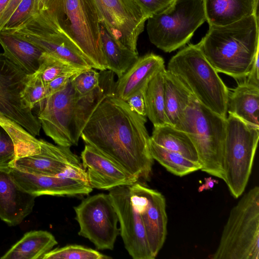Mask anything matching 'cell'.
Wrapping results in <instances>:
<instances>
[{
	"instance_id": "6da1fadb",
	"label": "cell",
	"mask_w": 259,
	"mask_h": 259,
	"mask_svg": "<svg viewBox=\"0 0 259 259\" xmlns=\"http://www.w3.org/2000/svg\"><path fill=\"white\" fill-rule=\"evenodd\" d=\"M146 116L132 111L114 94L106 96L84 126L80 138L138 180H150L154 163Z\"/></svg>"
},
{
	"instance_id": "7a4b0ae2",
	"label": "cell",
	"mask_w": 259,
	"mask_h": 259,
	"mask_svg": "<svg viewBox=\"0 0 259 259\" xmlns=\"http://www.w3.org/2000/svg\"><path fill=\"white\" fill-rule=\"evenodd\" d=\"M197 45L218 73L245 78L259 51V15L224 26H211Z\"/></svg>"
},
{
	"instance_id": "3957f363",
	"label": "cell",
	"mask_w": 259,
	"mask_h": 259,
	"mask_svg": "<svg viewBox=\"0 0 259 259\" xmlns=\"http://www.w3.org/2000/svg\"><path fill=\"white\" fill-rule=\"evenodd\" d=\"M71 79L64 87L47 98L37 117L47 136L57 145L70 147L78 145L97 107L106 96L113 94L100 83L91 93L80 96L73 89Z\"/></svg>"
},
{
	"instance_id": "277c9868",
	"label": "cell",
	"mask_w": 259,
	"mask_h": 259,
	"mask_svg": "<svg viewBox=\"0 0 259 259\" xmlns=\"http://www.w3.org/2000/svg\"><path fill=\"white\" fill-rule=\"evenodd\" d=\"M45 11L96 69L107 70L100 18L93 0H49Z\"/></svg>"
},
{
	"instance_id": "5b68a950",
	"label": "cell",
	"mask_w": 259,
	"mask_h": 259,
	"mask_svg": "<svg viewBox=\"0 0 259 259\" xmlns=\"http://www.w3.org/2000/svg\"><path fill=\"white\" fill-rule=\"evenodd\" d=\"M166 69L201 104L227 118L229 90L197 44L189 45L179 51L170 59Z\"/></svg>"
},
{
	"instance_id": "8992f818",
	"label": "cell",
	"mask_w": 259,
	"mask_h": 259,
	"mask_svg": "<svg viewBox=\"0 0 259 259\" xmlns=\"http://www.w3.org/2000/svg\"><path fill=\"white\" fill-rule=\"evenodd\" d=\"M226 120L201 104L192 95L175 127L187 134L196 150L201 170L224 180Z\"/></svg>"
},
{
	"instance_id": "52a82bcc",
	"label": "cell",
	"mask_w": 259,
	"mask_h": 259,
	"mask_svg": "<svg viewBox=\"0 0 259 259\" xmlns=\"http://www.w3.org/2000/svg\"><path fill=\"white\" fill-rule=\"evenodd\" d=\"M212 259L259 258V188L254 186L232 208Z\"/></svg>"
},
{
	"instance_id": "ba28073f",
	"label": "cell",
	"mask_w": 259,
	"mask_h": 259,
	"mask_svg": "<svg viewBox=\"0 0 259 259\" xmlns=\"http://www.w3.org/2000/svg\"><path fill=\"white\" fill-rule=\"evenodd\" d=\"M147 20L151 42L170 53L185 46L206 21L203 0H174Z\"/></svg>"
},
{
	"instance_id": "9c48e42d",
	"label": "cell",
	"mask_w": 259,
	"mask_h": 259,
	"mask_svg": "<svg viewBox=\"0 0 259 259\" xmlns=\"http://www.w3.org/2000/svg\"><path fill=\"white\" fill-rule=\"evenodd\" d=\"M259 139V128L229 114L224 145V181L231 195L239 197L251 173Z\"/></svg>"
},
{
	"instance_id": "30bf717a",
	"label": "cell",
	"mask_w": 259,
	"mask_h": 259,
	"mask_svg": "<svg viewBox=\"0 0 259 259\" xmlns=\"http://www.w3.org/2000/svg\"><path fill=\"white\" fill-rule=\"evenodd\" d=\"M5 32L21 37L42 52L76 67L95 68L93 63L59 29L46 11L35 14L18 28Z\"/></svg>"
},
{
	"instance_id": "8fae6325",
	"label": "cell",
	"mask_w": 259,
	"mask_h": 259,
	"mask_svg": "<svg viewBox=\"0 0 259 259\" xmlns=\"http://www.w3.org/2000/svg\"><path fill=\"white\" fill-rule=\"evenodd\" d=\"M74 209L79 226L78 235L88 239L97 249L112 250L120 229L118 215L109 194L88 197Z\"/></svg>"
},
{
	"instance_id": "7c38bea8",
	"label": "cell",
	"mask_w": 259,
	"mask_h": 259,
	"mask_svg": "<svg viewBox=\"0 0 259 259\" xmlns=\"http://www.w3.org/2000/svg\"><path fill=\"white\" fill-rule=\"evenodd\" d=\"M100 23L121 45L137 52L139 36L148 19L136 0H93Z\"/></svg>"
},
{
	"instance_id": "4fadbf2b",
	"label": "cell",
	"mask_w": 259,
	"mask_h": 259,
	"mask_svg": "<svg viewBox=\"0 0 259 259\" xmlns=\"http://www.w3.org/2000/svg\"><path fill=\"white\" fill-rule=\"evenodd\" d=\"M28 74L0 53V113L19 123L33 136L41 125L22 98Z\"/></svg>"
},
{
	"instance_id": "5bb4252c",
	"label": "cell",
	"mask_w": 259,
	"mask_h": 259,
	"mask_svg": "<svg viewBox=\"0 0 259 259\" xmlns=\"http://www.w3.org/2000/svg\"><path fill=\"white\" fill-rule=\"evenodd\" d=\"M40 141L39 153L18 158L11 167L33 175H62L88 182L81 159L72 152L70 147L55 145L42 139Z\"/></svg>"
},
{
	"instance_id": "9a60e30c",
	"label": "cell",
	"mask_w": 259,
	"mask_h": 259,
	"mask_svg": "<svg viewBox=\"0 0 259 259\" xmlns=\"http://www.w3.org/2000/svg\"><path fill=\"white\" fill-rule=\"evenodd\" d=\"M109 195L117 212L120 235L124 247L134 259H154L145 228L131 199L130 186L109 190Z\"/></svg>"
},
{
	"instance_id": "2e32d148",
	"label": "cell",
	"mask_w": 259,
	"mask_h": 259,
	"mask_svg": "<svg viewBox=\"0 0 259 259\" xmlns=\"http://www.w3.org/2000/svg\"><path fill=\"white\" fill-rule=\"evenodd\" d=\"M130 191L132 202L141 216L151 251L155 258L167 235L165 197L139 181L130 186Z\"/></svg>"
},
{
	"instance_id": "e0dca14e",
	"label": "cell",
	"mask_w": 259,
	"mask_h": 259,
	"mask_svg": "<svg viewBox=\"0 0 259 259\" xmlns=\"http://www.w3.org/2000/svg\"><path fill=\"white\" fill-rule=\"evenodd\" d=\"M16 183L36 197L42 195L76 196L89 194L93 189L89 183L76 178L58 175L48 176L31 174L8 167Z\"/></svg>"
},
{
	"instance_id": "ac0fdd59",
	"label": "cell",
	"mask_w": 259,
	"mask_h": 259,
	"mask_svg": "<svg viewBox=\"0 0 259 259\" xmlns=\"http://www.w3.org/2000/svg\"><path fill=\"white\" fill-rule=\"evenodd\" d=\"M80 159L93 189L109 190L119 186H131L139 181L92 146L85 144Z\"/></svg>"
},
{
	"instance_id": "d6986e66",
	"label": "cell",
	"mask_w": 259,
	"mask_h": 259,
	"mask_svg": "<svg viewBox=\"0 0 259 259\" xmlns=\"http://www.w3.org/2000/svg\"><path fill=\"white\" fill-rule=\"evenodd\" d=\"M36 197L14 180L8 168H0V219L11 226L22 223L33 210Z\"/></svg>"
},
{
	"instance_id": "ffe728a7",
	"label": "cell",
	"mask_w": 259,
	"mask_h": 259,
	"mask_svg": "<svg viewBox=\"0 0 259 259\" xmlns=\"http://www.w3.org/2000/svg\"><path fill=\"white\" fill-rule=\"evenodd\" d=\"M164 67L163 58L154 53L139 57L115 82L114 95L126 101L134 93L144 88L150 80Z\"/></svg>"
},
{
	"instance_id": "44dd1931",
	"label": "cell",
	"mask_w": 259,
	"mask_h": 259,
	"mask_svg": "<svg viewBox=\"0 0 259 259\" xmlns=\"http://www.w3.org/2000/svg\"><path fill=\"white\" fill-rule=\"evenodd\" d=\"M227 111L229 114L259 128V85L244 78L228 98Z\"/></svg>"
},
{
	"instance_id": "7402d4cb",
	"label": "cell",
	"mask_w": 259,
	"mask_h": 259,
	"mask_svg": "<svg viewBox=\"0 0 259 259\" xmlns=\"http://www.w3.org/2000/svg\"><path fill=\"white\" fill-rule=\"evenodd\" d=\"M259 0H203L209 26H224L258 14Z\"/></svg>"
},
{
	"instance_id": "603a6c76",
	"label": "cell",
	"mask_w": 259,
	"mask_h": 259,
	"mask_svg": "<svg viewBox=\"0 0 259 259\" xmlns=\"http://www.w3.org/2000/svg\"><path fill=\"white\" fill-rule=\"evenodd\" d=\"M0 45L4 55L26 74L38 69L44 53L28 41L11 33L0 31Z\"/></svg>"
},
{
	"instance_id": "cb8c5ba5",
	"label": "cell",
	"mask_w": 259,
	"mask_h": 259,
	"mask_svg": "<svg viewBox=\"0 0 259 259\" xmlns=\"http://www.w3.org/2000/svg\"><path fill=\"white\" fill-rule=\"evenodd\" d=\"M58 244L54 235L47 231H30L14 244L1 259H37Z\"/></svg>"
},
{
	"instance_id": "d4e9b609",
	"label": "cell",
	"mask_w": 259,
	"mask_h": 259,
	"mask_svg": "<svg viewBox=\"0 0 259 259\" xmlns=\"http://www.w3.org/2000/svg\"><path fill=\"white\" fill-rule=\"evenodd\" d=\"M165 113L167 122L176 127L192 94L173 74L165 69L163 73Z\"/></svg>"
},
{
	"instance_id": "484cf974",
	"label": "cell",
	"mask_w": 259,
	"mask_h": 259,
	"mask_svg": "<svg viewBox=\"0 0 259 259\" xmlns=\"http://www.w3.org/2000/svg\"><path fill=\"white\" fill-rule=\"evenodd\" d=\"M102 50L107 70L121 76L139 58L138 54L116 41L100 23Z\"/></svg>"
},
{
	"instance_id": "4316f807",
	"label": "cell",
	"mask_w": 259,
	"mask_h": 259,
	"mask_svg": "<svg viewBox=\"0 0 259 259\" xmlns=\"http://www.w3.org/2000/svg\"><path fill=\"white\" fill-rule=\"evenodd\" d=\"M150 139L167 150L199 163L195 147L187 134L184 131L168 124L154 126Z\"/></svg>"
},
{
	"instance_id": "83f0119b",
	"label": "cell",
	"mask_w": 259,
	"mask_h": 259,
	"mask_svg": "<svg viewBox=\"0 0 259 259\" xmlns=\"http://www.w3.org/2000/svg\"><path fill=\"white\" fill-rule=\"evenodd\" d=\"M158 72L148 82L144 91L146 116L154 126L167 124L165 113L163 73Z\"/></svg>"
},
{
	"instance_id": "f1b7e54d",
	"label": "cell",
	"mask_w": 259,
	"mask_h": 259,
	"mask_svg": "<svg viewBox=\"0 0 259 259\" xmlns=\"http://www.w3.org/2000/svg\"><path fill=\"white\" fill-rule=\"evenodd\" d=\"M0 126L8 134L13 143L15 160L40 153V140L36 139L19 123L1 113Z\"/></svg>"
},
{
	"instance_id": "f546056e",
	"label": "cell",
	"mask_w": 259,
	"mask_h": 259,
	"mask_svg": "<svg viewBox=\"0 0 259 259\" xmlns=\"http://www.w3.org/2000/svg\"><path fill=\"white\" fill-rule=\"evenodd\" d=\"M150 150L154 160L174 175L183 177L200 170V163L192 161L180 154L167 150L150 140Z\"/></svg>"
},
{
	"instance_id": "4dcf8cb0",
	"label": "cell",
	"mask_w": 259,
	"mask_h": 259,
	"mask_svg": "<svg viewBox=\"0 0 259 259\" xmlns=\"http://www.w3.org/2000/svg\"><path fill=\"white\" fill-rule=\"evenodd\" d=\"M86 69L76 67L44 52L41 57L39 67L35 73L47 84L58 76L74 75Z\"/></svg>"
},
{
	"instance_id": "1f68e13d",
	"label": "cell",
	"mask_w": 259,
	"mask_h": 259,
	"mask_svg": "<svg viewBox=\"0 0 259 259\" xmlns=\"http://www.w3.org/2000/svg\"><path fill=\"white\" fill-rule=\"evenodd\" d=\"M96 250L80 245H68L52 249L46 253L42 259H109Z\"/></svg>"
},
{
	"instance_id": "d6a6232c",
	"label": "cell",
	"mask_w": 259,
	"mask_h": 259,
	"mask_svg": "<svg viewBox=\"0 0 259 259\" xmlns=\"http://www.w3.org/2000/svg\"><path fill=\"white\" fill-rule=\"evenodd\" d=\"M21 96L26 105L31 110L36 105L44 104L48 96L46 84L35 72L28 75Z\"/></svg>"
},
{
	"instance_id": "836d02e7",
	"label": "cell",
	"mask_w": 259,
	"mask_h": 259,
	"mask_svg": "<svg viewBox=\"0 0 259 259\" xmlns=\"http://www.w3.org/2000/svg\"><path fill=\"white\" fill-rule=\"evenodd\" d=\"M71 82L78 95H85L100 86V72L93 68L87 69L74 75Z\"/></svg>"
},
{
	"instance_id": "e575fe53",
	"label": "cell",
	"mask_w": 259,
	"mask_h": 259,
	"mask_svg": "<svg viewBox=\"0 0 259 259\" xmlns=\"http://www.w3.org/2000/svg\"><path fill=\"white\" fill-rule=\"evenodd\" d=\"M35 2V0H22L1 31H9L14 30L31 18L36 14Z\"/></svg>"
},
{
	"instance_id": "d590c367",
	"label": "cell",
	"mask_w": 259,
	"mask_h": 259,
	"mask_svg": "<svg viewBox=\"0 0 259 259\" xmlns=\"http://www.w3.org/2000/svg\"><path fill=\"white\" fill-rule=\"evenodd\" d=\"M15 160L13 143L8 134L0 126V168L12 167Z\"/></svg>"
},
{
	"instance_id": "8d00e7d4",
	"label": "cell",
	"mask_w": 259,
	"mask_h": 259,
	"mask_svg": "<svg viewBox=\"0 0 259 259\" xmlns=\"http://www.w3.org/2000/svg\"><path fill=\"white\" fill-rule=\"evenodd\" d=\"M148 19L169 6L174 0H136Z\"/></svg>"
},
{
	"instance_id": "74e56055",
	"label": "cell",
	"mask_w": 259,
	"mask_h": 259,
	"mask_svg": "<svg viewBox=\"0 0 259 259\" xmlns=\"http://www.w3.org/2000/svg\"><path fill=\"white\" fill-rule=\"evenodd\" d=\"M145 87L134 93L125 101L132 111L143 116H146L144 96Z\"/></svg>"
},
{
	"instance_id": "f35d334b",
	"label": "cell",
	"mask_w": 259,
	"mask_h": 259,
	"mask_svg": "<svg viewBox=\"0 0 259 259\" xmlns=\"http://www.w3.org/2000/svg\"><path fill=\"white\" fill-rule=\"evenodd\" d=\"M74 75H65L60 76L47 83V97L64 87Z\"/></svg>"
},
{
	"instance_id": "ab89813d",
	"label": "cell",
	"mask_w": 259,
	"mask_h": 259,
	"mask_svg": "<svg viewBox=\"0 0 259 259\" xmlns=\"http://www.w3.org/2000/svg\"><path fill=\"white\" fill-rule=\"evenodd\" d=\"M22 0H9L6 8L0 15V31L7 23L13 12Z\"/></svg>"
},
{
	"instance_id": "60d3db41",
	"label": "cell",
	"mask_w": 259,
	"mask_h": 259,
	"mask_svg": "<svg viewBox=\"0 0 259 259\" xmlns=\"http://www.w3.org/2000/svg\"><path fill=\"white\" fill-rule=\"evenodd\" d=\"M258 56L259 51L256 52L250 70L245 79L251 83L259 85Z\"/></svg>"
},
{
	"instance_id": "b9f144b4",
	"label": "cell",
	"mask_w": 259,
	"mask_h": 259,
	"mask_svg": "<svg viewBox=\"0 0 259 259\" xmlns=\"http://www.w3.org/2000/svg\"><path fill=\"white\" fill-rule=\"evenodd\" d=\"M219 181L211 177L205 178L204 179V183L200 185L198 188V191L199 192H201L205 190H208L211 189L215 184H218Z\"/></svg>"
},
{
	"instance_id": "7bdbcfd3",
	"label": "cell",
	"mask_w": 259,
	"mask_h": 259,
	"mask_svg": "<svg viewBox=\"0 0 259 259\" xmlns=\"http://www.w3.org/2000/svg\"><path fill=\"white\" fill-rule=\"evenodd\" d=\"M49 0H35V11L36 14L47 10Z\"/></svg>"
},
{
	"instance_id": "ee69618b",
	"label": "cell",
	"mask_w": 259,
	"mask_h": 259,
	"mask_svg": "<svg viewBox=\"0 0 259 259\" xmlns=\"http://www.w3.org/2000/svg\"><path fill=\"white\" fill-rule=\"evenodd\" d=\"M9 0H0V15L6 8Z\"/></svg>"
}]
</instances>
